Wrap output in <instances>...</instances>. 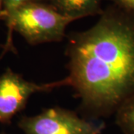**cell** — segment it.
<instances>
[{"label":"cell","mask_w":134,"mask_h":134,"mask_svg":"<svg viewBox=\"0 0 134 134\" xmlns=\"http://www.w3.org/2000/svg\"><path fill=\"white\" fill-rule=\"evenodd\" d=\"M115 124L124 134H134V94L115 111Z\"/></svg>","instance_id":"cell-6"},{"label":"cell","mask_w":134,"mask_h":134,"mask_svg":"<svg viewBox=\"0 0 134 134\" xmlns=\"http://www.w3.org/2000/svg\"><path fill=\"white\" fill-rule=\"evenodd\" d=\"M5 21L8 29L5 49L14 51V31L32 46L60 42L66 36L67 25L74 19L60 14L48 3L34 2L17 8Z\"/></svg>","instance_id":"cell-2"},{"label":"cell","mask_w":134,"mask_h":134,"mask_svg":"<svg viewBox=\"0 0 134 134\" xmlns=\"http://www.w3.org/2000/svg\"><path fill=\"white\" fill-rule=\"evenodd\" d=\"M63 86H69L68 77L52 83H37L7 69L0 75V123L10 124L16 114L24 110L34 94L50 92Z\"/></svg>","instance_id":"cell-4"},{"label":"cell","mask_w":134,"mask_h":134,"mask_svg":"<svg viewBox=\"0 0 134 134\" xmlns=\"http://www.w3.org/2000/svg\"><path fill=\"white\" fill-rule=\"evenodd\" d=\"M66 55L83 116L115 113L134 94V14L108 6L92 28L69 36Z\"/></svg>","instance_id":"cell-1"},{"label":"cell","mask_w":134,"mask_h":134,"mask_svg":"<svg viewBox=\"0 0 134 134\" xmlns=\"http://www.w3.org/2000/svg\"><path fill=\"white\" fill-rule=\"evenodd\" d=\"M1 134H5V133H1Z\"/></svg>","instance_id":"cell-10"},{"label":"cell","mask_w":134,"mask_h":134,"mask_svg":"<svg viewBox=\"0 0 134 134\" xmlns=\"http://www.w3.org/2000/svg\"><path fill=\"white\" fill-rule=\"evenodd\" d=\"M18 126L24 134H100L104 122H93L75 112L59 107L43 110L34 116H23Z\"/></svg>","instance_id":"cell-3"},{"label":"cell","mask_w":134,"mask_h":134,"mask_svg":"<svg viewBox=\"0 0 134 134\" xmlns=\"http://www.w3.org/2000/svg\"><path fill=\"white\" fill-rule=\"evenodd\" d=\"M3 10H4L3 0H0V20L3 19Z\"/></svg>","instance_id":"cell-9"},{"label":"cell","mask_w":134,"mask_h":134,"mask_svg":"<svg viewBox=\"0 0 134 134\" xmlns=\"http://www.w3.org/2000/svg\"><path fill=\"white\" fill-rule=\"evenodd\" d=\"M34 2H43L48 3V0H3V19L5 20L14 10L22 5L34 3Z\"/></svg>","instance_id":"cell-7"},{"label":"cell","mask_w":134,"mask_h":134,"mask_svg":"<svg viewBox=\"0 0 134 134\" xmlns=\"http://www.w3.org/2000/svg\"><path fill=\"white\" fill-rule=\"evenodd\" d=\"M103 0H48L52 5L60 14L74 20L86 16L100 15L103 10L101 3Z\"/></svg>","instance_id":"cell-5"},{"label":"cell","mask_w":134,"mask_h":134,"mask_svg":"<svg viewBox=\"0 0 134 134\" xmlns=\"http://www.w3.org/2000/svg\"><path fill=\"white\" fill-rule=\"evenodd\" d=\"M114 5L134 14V0H110Z\"/></svg>","instance_id":"cell-8"}]
</instances>
